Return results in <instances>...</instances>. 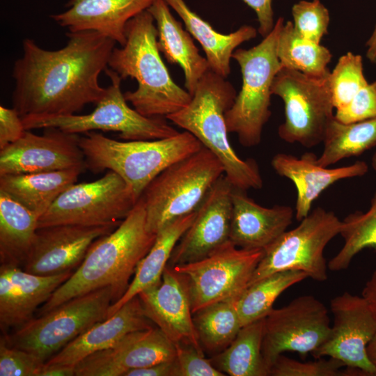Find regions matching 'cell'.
Wrapping results in <instances>:
<instances>
[{"mask_svg": "<svg viewBox=\"0 0 376 376\" xmlns=\"http://www.w3.org/2000/svg\"><path fill=\"white\" fill-rule=\"evenodd\" d=\"M256 13L258 21V32L264 38L273 29L275 22L272 0H243Z\"/></svg>", "mask_w": 376, "mask_h": 376, "instance_id": "obj_44", "label": "cell"}, {"mask_svg": "<svg viewBox=\"0 0 376 376\" xmlns=\"http://www.w3.org/2000/svg\"><path fill=\"white\" fill-rule=\"evenodd\" d=\"M119 299L113 287H104L72 298L1 336L9 345L46 362L81 334L106 320L110 306Z\"/></svg>", "mask_w": 376, "mask_h": 376, "instance_id": "obj_8", "label": "cell"}, {"mask_svg": "<svg viewBox=\"0 0 376 376\" xmlns=\"http://www.w3.org/2000/svg\"><path fill=\"white\" fill-rule=\"evenodd\" d=\"M366 54L367 58L373 64H376V24L375 29L366 42Z\"/></svg>", "mask_w": 376, "mask_h": 376, "instance_id": "obj_48", "label": "cell"}, {"mask_svg": "<svg viewBox=\"0 0 376 376\" xmlns=\"http://www.w3.org/2000/svg\"><path fill=\"white\" fill-rule=\"evenodd\" d=\"M230 241L236 246L264 250L276 241L292 224L295 214L288 205L263 207L233 187Z\"/></svg>", "mask_w": 376, "mask_h": 376, "instance_id": "obj_24", "label": "cell"}, {"mask_svg": "<svg viewBox=\"0 0 376 376\" xmlns=\"http://www.w3.org/2000/svg\"><path fill=\"white\" fill-rule=\"evenodd\" d=\"M323 151L316 162L328 167L343 159L358 156L376 146V118L343 123L335 118L324 135Z\"/></svg>", "mask_w": 376, "mask_h": 376, "instance_id": "obj_32", "label": "cell"}, {"mask_svg": "<svg viewBox=\"0 0 376 376\" xmlns=\"http://www.w3.org/2000/svg\"><path fill=\"white\" fill-rule=\"evenodd\" d=\"M265 318L240 329L233 342L210 359L219 370L230 376H269L262 354Z\"/></svg>", "mask_w": 376, "mask_h": 376, "instance_id": "obj_31", "label": "cell"}, {"mask_svg": "<svg viewBox=\"0 0 376 376\" xmlns=\"http://www.w3.org/2000/svg\"><path fill=\"white\" fill-rule=\"evenodd\" d=\"M65 47L47 50L32 39L22 42L14 64L12 102L21 117L68 116L97 104L106 88L99 84L116 42L93 31L70 32Z\"/></svg>", "mask_w": 376, "mask_h": 376, "instance_id": "obj_1", "label": "cell"}, {"mask_svg": "<svg viewBox=\"0 0 376 376\" xmlns=\"http://www.w3.org/2000/svg\"><path fill=\"white\" fill-rule=\"evenodd\" d=\"M137 201L123 179L109 171L98 180L75 183L66 189L39 217L38 228L63 224L119 225Z\"/></svg>", "mask_w": 376, "mask_h": 376, "instance_id": "obj_12", "label": "cell"}, {"mask_svg": "<svg viewBox=\"0 0 376 376\" xmlns=\"http://www.w3.org/2000/svg\"><path fill=\"white\" fill-rule=\"evenodd\" d=\"M317 156L306 152L300 157L291 154L277 153L271 164L280 176L289 179L297 190L295 216L300 221L311 212L313 203L329 187L336 182L365 175L368 166L365 162L328 168L316 162Z\"/></svg>", "mask_w": 376, "mask_h": 376, "instance_id": "obj_22", "label": "cell"}, {"mask_svg": "<svg viewBox=\"0 0 376 376\" xmlns=\"http://www.w3.org/2000/svg\"><path fill=\"white\" fill-rule=\"evenodd\" d=\"M329 74L313 77L283 68L277 72L272 94L284 104L285 120L278 128L282 140L306 148L322 143L334 118Z\"/></svg>", "mask_w": 376, "mask_h": 376, "instance_id": "obj_10", "label": "cell"}, {"mask_svg": "<svg viewBox=\"0 0 376 376\" xmlns=\"http://www.w3.org/2000/svg\"><path fill=\"white\" fill-rule=\"evenodd\" d=\"M329 83L335 110L344 108L368 84L363 73L362 57L352 52L341 56L330 72Z\"/></svg>", "mask_w": 376, "mask_h": 376, "instance_id": "obj_37", "label": "cell"}, {"mask_svg": "<svg viewBox=\"0 0 376 376\" xmlns=\"http://www.w3.org/2000/svg\"><path fill=\"white\" fill-rule=\"evenodd\" d=\"M85 167L99 173L106 169L120 175L136 201L162 171L200 150L203 146L187 131L161 139L120 141L91 131L79 136Z\"/></svg>", "mask_w": 376, "mask_h": 376, "instance_id": "obj_5", "label": "cell"}, {"mask_svg": "<svg viewBox=\"0 0 376 376\" xmlns=\"http://www.w3.org/2000/svg\"><path fill=\"white\" fill-rule=\"evenodd\" d=\"M84 168L0 175V191L8 194L39 219L61 194L76 183Z\"/></svg>", "mask_w": 376, "mask_h": 376, "instance_id": "obj_28", "label": "cell"}, {"mask_svg": "<svg viewBox=\"0 0 376 376\" xmlns=\"http://www.w3.org/2000/svg\"><path fill=\"white\" fill-rule=\"evenodd\" d=\"M25 130L22 117L14 108L0 107V150L17 141Z\"/></svg>", "mask_w": 376, "mask_h": 376, "instance_id": "obj_43", "label": "cell"}, {"mask_svg": "<svg viewBox=\"0 0 376 376\" xmlns=\"http://www.w3.org/2000/svg\"><path fill=\"white\" fill-rule=\"evenodd\" d=\"M224 174L219 159L204 146L168 166L146 187L142 197L146 228L157 234L179 217L195 212Z\"/></svg>", "mask_w": 376, "mask_h": 376, "instance_id": "obj_7", "label": "cell"}, {"mask_svg": "<svg viewBox=\"0 0 376 376\" xmlns=\"http://www.w3.org/2000/svg\"><path fill=\"white\" fill-rule=\"evenodd\" d=\"M334 117L343 123L376 118V81L362 88L347 106L336 111Z\"/></svg>", "mask_w": 376, "mask_h": 376, "instance_id": "obj_41", "label": "cell"}, {"mask_svg": "<svg viewBox=\"0 0 376 376\" xmlns=\"http://www.w3.org/2000/svg\"><path fill=\"white\" fill-rule=\"evenodd\" d=\"M340 361L329 357L314 361L301 362L283 354L279 355L270 368L272 376H340L348 375L347 368Z\"/></svg>", "mask_w": 376, "mask_h": 376, "instance_id": "obj_39", "label": "cell"}, {"mask_svg": "<svg viewBox=\"0 0 376 376\" xmlns=\"http://www.w3.org/2000/svg\"><path fill=\"white\" fill-rule=\"evenodd\" d=\"M136 296L112 316L100 322L69 343L45 363L75 367L95 352L107 349L129 333L153 327Z\"/></svg>", "mask_w": 376, "mask_h": 376, "instance_id": "obj_25", "label": "cell"}, {"mask_svg": "<svg viewBox=\"0 0 376 376\" xmlns=\"http://www.w3.org/2000/svg\"><path fill=\"white\" fill-rule=\"evenodd\" d=\"M45 363L33 354L9 345L1 336V376H40Z\"/></svg>", "mask_w": 376, "mask_h": 376, "instance_id": "obj_40", "label": "cell"}, {"mask_svg": "<svg viewBox=\"0 0 376 376\" xmlns=\"http://www.w3.org/2000/svg\"><path fill=\"white\" fill-rule=\"evenodd\" d=\"M105 73L111 80L106 93L90 113L68 116H26L22 117L25 130L56 127L70 134L95 130L119 132L126 141L155 140L179 133L164 117H146L127 104L121 90L120 77L109 68Z\"/></svg>", "mask_w": 376, "mask_h": 376, "instance_id": "obj_9", "label": "cell"}, {"mask_svg": "<svg viewBox=\"0 0 376 376\" xmlns=\"http://www.w3.org/2000/svg\"><path fill=\"white\" fill-rule=\"evenodd\" d=\"M276 54L281 68L313 77H322L329 72V49L299 36L290 21L284 23L280 31Z\"/></svg>", "mask_w": 376, "mask_h": 376, "instance_id": "obj_34", "label": "cell"}, {"mask_svg": "<svg viewBox=\"0 0 376 376\" xmlns=\"http://www.w3.org/2000/svg\"><path fill=\"white\" fill-rule=\"evenodd\" d=\"M75 367L45 363L40 376H74Z\"/></svg>", "mask_w": 376, "mask_h": 376, "instance_id": "obj_47", "label": "cell"}, {"mask_svg": "<svg viewBox=\"0 0 376 376\" xmlns=\"http://www.w3.org/2000/svg\"><path fill=\"white\" fill-rule=\"evenodd\" d=\"M182 20L186 30L201 44L209 69L226 78L230 72V59L237 47L256 37L258 30L243 25L228 34H223L194 12L185 0H165Z\"/></svg>", "mask_w": 376, "mask_h": 376, "instance_id": "obj_27", "label": "cell"}, {"mask_svg": "<svg viewBox=\"0 0 376 376\" xmlns=\"http://www.w3.org/2000/svg\"><path fill=\"white\" fill-rule=\"evenodd\" d=\"M175 347L178 376L226 375L212 365L210 359H205L204 354L194 347L183 343H175Z\"/></svg>", "mask_w": 376, "mask_h": 376, "instance_id": "obj_42", "label": "cell"}, {"mask_svg": "<svg viewBox=\"0 0 376 376\" xmlns=\"http://www.w3.org/2000/svg\"><path fill=\"white\" fill-rule=\"evenodd\" d=\"M125 36V44L113 48L108 67L122 79L137 81L135 91L124 93L126 100L146 117L166 118L185 107L192 96L174 82L161 58L152 15L145 10L131 19Z\"/></svg>", "mask_w": 376, "mask_h": 376, "instance_id": "obj_3", "label": "cell"}, {"mask_svg": "<svg viewBox=\"0 0 376 376\" xmlns=\"http://www.w3.org/2000/svg\"><path fill=\"white\" fill-rule=\"evenodd\" d=\"M263 253L262 249L239 248L229 240L203 259L173 267L185 278L192 313L240 297Z\"/></svg>", "mask_w": 376, "mask_h": 376, "instance_id": "obj_13", "label": "cell"}, {"mask_svg": "<svg viewBox=\"0 0 376 376\" xmlns=\"http://www.w3.org/2000/svg\"><path fill=\"white\" fill-rule=\"evenodd\" d=\"M306 278L307 275L301 271L286 270L274 273L249 285L237 301L242 327L265 318L283 292Z\"/></svg>", "mask_w": 376, "mask_h": 376, "instance_id": "obj_35", "label": "cell"}, {"mask_svg": "<svg viewBox=\"0 0 376 376\" xmlns=\"http://www.w3.org/2000/svg\"><path fill=\"white\" fill-rule=\"evenodd\" d=\"M45 130L42 135L26 130L17 141L0 150V175L85 167L77 134Z\"/></svg>", "mask_w": 376, "mask_h": 376, "instance_id": "obj_16", "label": "cell"}, {"mask_svg": "<svg viewBox=\"0 0 376 376\" xmlns=\"http://www.w3.org/2000/svg\"><path fill=\"white\" fill-rule=\"evenodd\" d=\"M283 24V18L279 17L259 44L249 49L237 48L232 54L240 67L242 84L225 113V120L228 133L236 134L244 147L260 143L263 127L272 114V86L281 68L276 54L277 41Z\"/></svg>", "mask_w": 376, "mask_h": 376, "instance_id": "obj_6", "label": "cell"}, {"mask_svg": "<svg viewBox=\"0 0 376 376\" xmlns=\"http://www.w3.org/2000/svg\"><path fill=\"white\" fill-rule=\"evenodd\" d=\"M138 296L145 315L174 343L194 347L203 354L193 322L185 276L167 265L161 283Z\"/></svg>", "mask_w": 376, "mask_h": 376, "instance_id": "obj_20", "label": "cell"}, {"mask_svg": "<svg viewBox=\"0 0 376 376\" xmlns=\"http://www.w3.org/2000/svg\"><path fill=\"white\" fill-rule=\"evenodd\" d=\"M293 27L301 37L320 44L328 32L329 13L320 0L300 1L292 8Z\"/></svg>", "mask_w": 376, "mask_h": 376, "instance_id": "obj_38", "label": "cell"}, {"mask_svg": "<svg viewBox=\"0 0 376 376\" xmlns=\"http://www.w3.org/2000/svg\"><path fill=\"white\" fill-rule=\"evenodd\" d=\"M361 296L366 300L376 317V269L366 283Z\"/></svg>", "mask_w": 376, "mask_h": 376, "instance_id": "obj_46", "label": "cell"}, {"mask_svg": "<svg viewBox=\"0 0 376 376\" xmlns=\"http://www.w3.org/2000/svg\"><path fill=\"white\" fill-rule=\"evenodd\" d=\"M334 324L327 340L311 354L318 359L334 358L346 367L376 376L367 345L376 334V317L362 296L344 292L330 302Z\"/></svg>", "mask_w": 376, "mask_h": 376, "instance_id": "obj_15", "label": "cell"}, {"mask_svg": "<svg viewBox=\"0 0 376 376\" xmlns=\"http://www.w3.org/2000/svg\"><path fill=\"white\" fill-rule=\"evenodd\" d=\"M237 94L226 78L209 69L200 79L190 102L166 118L194 136L219 159L234 187L260 189L263 180L257 162L241 159L228 137L225 113Z\"/></svg>", "mask_w": 376, "mask_h": 376, "instance_id": "obj_4", "label": "cell"}, {"mask_svg": "<svg viewBox=\"0 0 376 376\" xmlns=\"http://www.w3.org/2000/svg\"><path fill=\"white\" fill-rule=\"evenodd\" d=\"M156 0H68L66 10L50 17L70 32H98L123 46L127 23Z\"/></svg>", "mask_w": 376, "mask_h": 376, "instance_id": "obj_23", "label": "cell"}, {"mask_svg": "<svg viewBox=\"0 0 376 376\" xmlns=\"http://www.w3.org/2000/svg\"><path fill=\"white\" fill-rule=\"evenodd\" d=\"M125 376H178L176 359L158 363L145 368L134 369Z\"/></svg>", "mask_w": 376, "mask_h": 376, "instance_id": "obj_45", "label": "cell"}, {"mask_svg": "<svg viewBox=\"0 0 376 376\" xmlns=\"http://www.w3.org/2000/svg\"><path fill=\"white\" fill-rule=\"evenodd\" d=\"M147 10L156 24L160 52L169 63L181 67L185 88L192 96L200 79L209 70L206 58L199 54L191 34L173 17L165 0H156Z\"/></svg>", "mask_w": 376, "mask_h": 376, "instance_id": "obj_26", "label": "cell"}, {"mask_svg": "<svg viewBox=\"0 0 376 376\" xmlns=\"http://www.w3.org/2000/svg\"><path fill=\"white\" fill-rule=\"evenodd\" d=\"M156 237L157 234L146 228V207L140 197L114 230L91 244L81 265L42 305L38 315L72 298L107 286L113 287L120 298L139 263L148 253Z\"/></svg>", "mask_w": 376, "mask_h": 376, "instance_id": "obj_2", "label": "cell"}, {"mask_svg": "<svg viewBox=\"0 0 376 376\" xmlns=\"http://www.w3.org/2000/svg\"><path fill=\"white\" fill-rule=\"evenodd\" d=\"M196 211L175 219L157 234L155 241L139 263L134 276L125 294L109 308L108 318L143 290L159 285L171 253L183 234L192 224Z\"/></svg>", "mask_w": 376, "mask_h": 376, "instance_id": "obj_29", "label": "cell"}, {"mask_svg": "<svg viewBox=\"0 0 376 376\" xmlns=\"http://www.w3.org/2000/svg\"><path fill=\"white\" fill-rule=\"evenodd\" d=\"M118 226L63 224L38 228L22 269L40 276L75 270L84 260L91 244Z\"/></svg>", "mask_w": 376, "mask_h": 376, "instance_id": "obj_19", "label": "cell"}, {"mask_svg": "<svg viewBox=\"0 0 376 376\" xmlns=\"http://www.w3.org/2000/svg\"><path fill=\"white\" fill-rule=\"evenodd\" d=\"M331 321L326 306L311 295H301L265 318L262 354L269 368L283 352L312 354L328 338Z\"/></svg>", "mask_w": 376, "mask_h": 376, "instance_id": "obj_14", "label": "cell"}, {"mask_svg": "<svg viewBox=\"0 0 376 376\" xmlns=\"http://www.w3.org/2000/svg\"><path fill=\"white\" fill-rule=\"evenodd\" d=\"M299 222L263 250L249 285L286 270L301 271L308 278L320 282L327 279L328 265L324 251L328 243L339 235L341 220L334 212L319 207Z\"/></svg>", "mask_w": 376, "mask_h": 376, "instance_id": "obj_11", "label": "cell"}, {"mask_svg": "<svg viewBox=\"0 0 376 376\" xmlns=\"http://www.w3.org/2000/svg\"><path fill=\"white\" fill-rule=\"evenodd\" d=\"M339 235L344 243L328 262V269L338 272L347 269L353 258L366 248L376 247V194L366 212L356 211L341 221Z\"/></svg>", "mask_w": 376, "mask_h": 376, "instance_id": "obj_36", "label": "cell"}, {"mask_svg": "<svg viewBox=\"0 0 376 376\" xmlns=\"http://www.w3.org/2000/svg\"><path fill=\"white\" fill-rule=\"evenodd\" d=\"M367 355L376 367V334L367 345Z\"/></svg>", "mask_w": 376, "mask_h": 376, "instance_id": "obj_49", "label": "cell"}, {"mask_svg": "<svg viewBox=\"0 0 376 376\" xmlns=\"http://www.w3.org/2000/svg\"><path fill=\"white\" fill-rule=\"evenodd\" d=\"M175 344L157 327L127 334L110 347L85 357L75 376H125L129 371L175 359Z\"/></svg>", "mask_w": 376, "mask_h": 376, "instance_id": "obj_18", "label": "cell"}, {"mask_svg": "<svg viewBox=\"0 0 376 376\" xmlns=\"http://www.w3.org/2000/svg\"><path fill=\"white\" fill-rule=\"evenodd\" d=\"M371 165L374 170L376 171V151L372 157Z\"/></svg>", "mask_w": 376, "mask_h": 376, "instance_id": "obj_50", "label": "cell"}, {"mask_svg": "<svg viewBox=\"0 0 376 376\" xmlns=\"http://www.w3.org/2000/svg\"><path fill=\"white\" fill-rule=\"evenodd\" d=\"M239 298L215 302L193 314L203 350L218 354L235 339L242 327L237 310Z\"/></svg>", "mask_w": 376, "mask_h": 376, "instance_id": "obj_33", "label": "cell"}, {"mask_svg": "<svg viewBox=\"0 0 376 376\" xmlns=\"http://www.w3.org/2000/svg\"><path fill=\"white\" fill-rule=\"evenodd\" d=\"M233 186L222 175L197 210L195 218L175 245L169 265L203 259L230 240Z\"/></svg>", "mask_w": 376, "mask_h": 376, "instance_id": "obj_17", "label": "cell"}, {"mask_svg": "<svg viewBox=\"0 0 376 376\" xmlns=\"http://www.w3.org/2000/svg\"><path fill=\"white\" fill-rule=\"evenodd\" d=\"M69 270L52 276H40L20 267H0V328L8 334L33 318L38 306L72 275Z\"/></svg>", "mask_w": 376, "mask_h": 376, "instance_id": "obj_21", "label": "cell"}, {"mask_svg": "<svg viewBox=\"0 0 376 376\" xmlns=\"http://www.w3.org/2000/svg\"><path fill=\"white\" fill-rule=\"evenodd\" d=\"M38 217L0 191V263L22 268L32 247Z\"/></svg>", "mask_w": 376, "mask_h": 376, "instance_id": "obj_30", "label": "cell"}]
</instances>
